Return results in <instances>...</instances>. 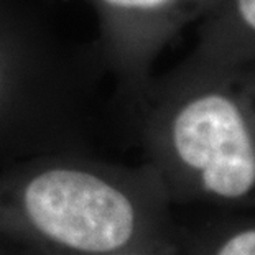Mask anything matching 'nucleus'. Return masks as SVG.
<instances>
[{
  "label": "nucleus",
  "instance_id": "obj_1",
  "mask_svg": "<svg viewBox=\"0 0 255 255\" xmlns=\"http://www.w3.org/2000/svg\"><path fill=\"white\" fill-rule=\"evenodd\" d=\"M180 255L155 170L48 153L0 175V255Z\"/></svg>",
  "mask_w": 255,
  "mask_h": 255
},
{
  "label": "nucleus",
  "instance_id": "obj_2",
  "mask_svg": "<svg viewBox=\"0 0 255 255\" xmlns=\"http://www.w3.org/2000/svg\"><path fill=\"white\" fill-rule=\"evenodd\" d=\"M145 163L173 206L255 211V74L234 66L151 81L138 101Z\"/></svg>",
  "mask_w": 255,
  "mask_h": 255
},
{
  "label": "nucleus",
  "instance_id": "obj_3",
  "mask_svg": "<svg viewBox=\"0 0 255 255\" xmlns=\"http://www.w3.org/2000/svg\"><path fill=\"white\" fill-rule=\"evenodd\" d=\"M99 20L106 61L135 104L150 88L165 48L221 0H89Z\"/></svg>",
  "mask_w": 255,
  "mask_h": 255
},
{
  "label": "nucleus",
  "instance_id": "obj_4",
  "mask_svg": "<svg viewBox=\"0 0 255 255\" xmlns=\"http://www.w3.org/2000/svg\"><path fill=\"white\" fill-rule=\"evenodd\" d=\"M255 58V0H221L199 21L198 43L170 73L196 74L234 68Z\"/></svg>",
  "mask_w": 255,
  "mask_h": 255
},
{
  "label": "nucleus",
  "instance_id": "obj_5",
  "mask_svg": "<svg viewBox=\"0 0 255 255\" xmlns=\"http://www.w3.org/2000/svg\"><path fill=\"white\" fill-rule=\"evenodd\" d=\"M180 255H255V211L214 209L194 224L180 222Z\"/></svg>",
  "mask_w": 255,
  "mask_h": 255
},
{
  "label": "nucleus",
  "instance_id": "obj_6",
  "mask_svg": "<svg viewBox=\"0 0 255 255\" xmlns=\"http://www.w3.org/2000/svg\"><path fill=\"white\" fill-rule=\"evenodd\" d=\"M15 91V76L12 68L10 53L5 50V45L0 40V140L3 137V130L8 124V114L12 111V97Z\"/></svg>",
  "mask_w": 255,
  "mask_h": 255
},
{
  "label": "nucleus",
  "instance_id": "obj_7",
  "mask_svg": "<svg viewBox=\"0 0 255 255\" xmlns=\"http://www.w3.org/2000/svg\"><path fill=\"white\" fill-rule=\"evenodd\" d=\"M241 66H246L249 71H252L254 74H255V58L254 59H251L249 63H246V64H241Z\"/></svg>",
  "mask_w": 255,
  "mask_h": 255
},
{
  "label": "nucleus",
  "instance_id": "obj_8",
  "mask_svg": "<svg viewBox=\"0 0 255 255\" xmlns=\"http://www.w3.org/2000/svg\"><path fill=\"white\" fill-rule=\"evenodd\" d=\"M106 255H163V254H106Z\"/></svg>",
  "mask_w": 255,
  "mask_h": 255
}]
</instances>
